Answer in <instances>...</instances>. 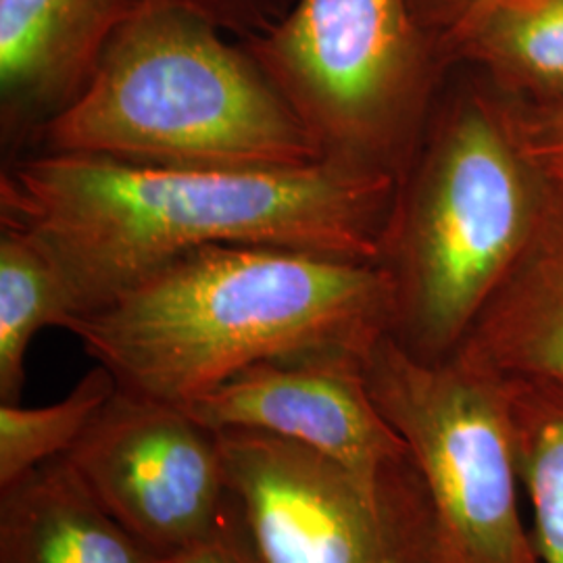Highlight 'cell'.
<instances>
[{
    "mask_svg": "<svg viewBox=\"0 0 563 563\" xmlns=\"http://www.w3.org/2000/svg\"><path fill=\"white\" fill-rule=\"evenodd\" d=\"M395 192L397 176L346 163L192 169L42 153L4 167L0 223L48 253L76 318L209 244L383 263Z\"/></svg>",
    "mask_w": 563,
    "mask_h": 563,
    "instance_id": "cell-1",
    "label": "cell"
},
{
    "mask_svg": "<svg viewBox=\"0 0 563 563\" xmlns=\"http://www.w3.org/2000/svg\"><path fill=\"white\" fill-rule=\"evenodd\" d=\"M383 263L263 244H209L165 263L65 330L121 393L186 405L255 363L344 353L390 334Z\"/></svg>",
    "mask_w": 563,
    "mask_h": 563,
    "instance_id": "cell-2",
    "label": "cell"
},
{
    "mask_svg": "<svg viewBox=\"0 0 563 563\" xmlns=\"http://www.w3.org/2000/svg\"><path fill=\"white\" fill-rule=\"evenodd\" d=\"M38 141L44 153L192 169L325 162L242 42L165 2L121 25L80 97Z\"/></svg>",
    "mask_w": 563,
    "mask_h": 563,
    "instance_id": "cell-3",
    "label": "cell"
},
{
    "mask_svg": "<svg viewBox=\"0 0 563 563\" xmlns=\"http://www.w3.org/2000/svg\"><path fill=\"white\" fill-rule=\"evenodd\" d=\"M539 201L507 113L481 97L437 132L411 197L395 205L383 265L395 280L390 336L423 362L449 360L520 260Z\"/></svg>",
    "mask_w": 563,
    "mask_h": 563,
    "instance_id": "cell-4",
    "label": "cell"
},
{
    "mask_svg": "<svg viewBox=\"0 0 563 563\" xmlns=\"http://www.w3.org/2000/svg\"><path fill=\"white\" fill-rule=\"evenodd\" d=\"M365 380L422 476L426 563H541L522 516L504 378L457 357L423 362L388 334L369 353Z\"/></svg>",
    "mask_w": 563,
    "mask_h": 563,
    "instance_id": "cell-5",
    "label": "cell"
},
{
    "mask_svg": "<svg viewBox=\"0 0 563 563\" xmlns=\"http://www.w3.org/2000/svg\"><path fill=\"white\" fill-rule=\"evenodd\" d=\"M242 46L325 162L397 176L441 34L413 0H295Z\"/></svg>",
    "mask_w": 563,
    "mask_h": 563,
    "instance_id": "cell-6",
    "label": "cell"
},
{
    "mask_svg": "<svg viewBox=\"0 0 563 563\" xmlns=\"http://www.w3.org/2000/svg\"><path fill=\"white\" fill-rule=\"evenodd\" d=\"M218 439L255 563H426L428 504L411 455L365 478L265 432Z\"/></svg>",
    "mask_w": 563,
    "mask_h": 563,
    "instance_id": "cell-7",
    "label": "cell"
},
{
    "mask_svg": "<svg viewBox=\"0 0 563 563\" xmlns=\"http://www.w3.org/2000/svg\"><path fill=\"white\" fill-rule=\"evenodd\" d=\"M90 495L165 562L220 530L232 490L218 432L120 388L65 455Z\"/></svg>",
    "mask_w": 563,
    "mask_h": 563,
    "instance_id": "cell-8",
    "label": "cell"
},
{
    "mask_svg": "<svg viewBox=\"0 0 563 563\" xmlns=\"http://www.w3.org/2000/svg\"><path fill=\"white\" fill-rule=\"evenodd\" d=\"M365 362L330 353L255 363L181 409L213 432H265L380 478L409 449L374 401Z\"/></svg>",
    "mask_w": 563,
    "mask_h": 563,
    "instance_id": "cell-9",
    "label": "cell"
},
{
    "mask_svg": "<svg viewBox=\"0 0 563 563\" xmlns=\"http://www.w3.org/2000/svg\"><path fill=\"white\" fill-rule=\"evenodd\" d=\"M157 0H0L2 141L20 146L80 97L104 46Z\"/></svg>",
    "mask_w": 563,
    "mask_h": 563,
    "instance_id": "cell-10",
    "label": "cell"
},
{
    "mask_svg": "<svg viewBox=\"0 0 563 563\" xmlns=\"http://www.w3.org/2000/svg\"><path fill=\"white\" fill-rule=\"evenodd\" d=\"M451 357L504 378L563 383V181L539 176L522 255Z\"/></svg>",
    "mask_w": 563,
    "mask_h": 563,
    "instance_id": "cell-11",
    "label": "cell"
},
{
    "mask_svg": "<svg viewBox=\"0 0 563 563\" xmlns=\"http://www.w3.org/2000/svg\"><path fill=\"white\" fill-rule=\"evenodd\" d=\"M0 563H169L130 534L65 457L0 488Z\"/></svg>",
    "mask_w": 563,
    "mask_h": 563,
    "instance_id": "cell-12",
    "label": "cell"
},
{
    "mask_svg": "<svg viewBox=\"0 0 563 563\" xmlns=\"http://www.w3.org/2000/svg\"><path fill=\"white\" fill-rule=\"evenodd\" d=\"M444 57L472 60L505 88L563 97V0H495L441 32Z\"/></svg>",
    "mask_w": 563,
    "mask_h": 563,
    "instance_id": "cell-13",
    "label": "cell"
},
{
    "mask_svg": "<svg viewBox=\"0 0 563 563\" xmlns=\"http://www.w3.org/2000/svg\"><path fill=\"white\" fill-rule=\"evenodd\" d=\"M71 292L59 267L30 234L0 230V402H21L25 360L42 328L74 318Z\"/></svg>",
    "mask_w": 563,
    "mask_h": 563,
    "instance_id": "cell-14",
    "label": "cell"
},
{
    "mask_svg": "<svg viewBox=\"0 0 563 563\" xmlns=\"http://www.w3.org/2000/svg\"><path fill=\"white\" fill-rule=\"evenodd\" d=\"M504 380L539 558L563 563V383Z\"/></svg>",
    "mask_w": 563,
    "mask_h": 563,
    "instance_id": "cell-15",
    "label": "cell"
},
{
    "mask_svg": "<svg viewBox=\"0 0 563 563\" xmlns=\"http://www.w3.org/2000/svg\"><path fill=\"white\" fill-rule=\"evenodd\" d=\"M115 390L113 376L95 365L65 399L53 405L21 407V402H0V488L42 463L63 457L80 441Z\"/></svg>",
    "mask_w": 563,
    "mask_h": 563,
    "instance_id": "cell-16",
    "label": "cell"
},
{
    "mask_svg": "<svg viewBox=\"0 0 563 563\" xmlns=\"http://www.w3.org/2000/svg\"><path fill=\"white\" fill-rule=\"evenodd\" d=\"M507 120L530 167L543 178L563 181V97L534 113L507 115Z\"/></svg>",
    "mask_w": 563,
    "mask_h": 563,
    "instance_id": "cell-17",
    "label": "cell"
},
{
    "mask_svg": "<svg viewBox=\"0 0 563 563\" xmlns=\"http://www.w3.org/2000/svg\"><path fill=\"white\" fill-rule=\"evenodd\" d=\"M174 4L199 15L223 34H232L236 41H246L288 13L295 0H157Z\"/></svg>",
    "mask_w": 563,
    "mask_h": 563,
    "instance_id": "cell-18",
    "label": "cell"
},
{
    "mask_svg": "<svg viewBox=\"0 0 563 563\" xmlns=\"http://www.w3.org/2000/svg\"><path fill=\"white\" fill-rule=\"evenodd\" d=\"M176 563H255L234 495L230 514L220 530L207 541L186 551Z\"/></svg>",
    "mask_w": 563,
    "mask_h": 563,
    "instance_id": "cell-19",
    "label": "cell"
},
{
    "mask_svg": "<svg viewBox=\"0 0 563 563\" xmlns=\"http://www.w3.org/2000/svg\"><path fill=\"white\" fill-rule=\"evenodd\" d=\"M490 2H495V0H444V13H441V32L453 21L474 15L484 7H488Z\"/></svg>",
    "mask_w": 563,
    "mask_h": 563,
    "instance_id": "cell-20",
    "label": "cell"
},
{
    "mask_svg": "<svg viewBox=\"0 0 563 563\" xmlns=\"http://www.w3.org/2000/svg\"><path fill=\"white\" fill-rule=\"evenodd\" d=\"M437 0H413V4H416V9L420 11V9H428V7H432Z\"/></svg>",
    "mask_w": 563,
    "mask_h": 563,
    "instance_id": "cell-21",
    "label": "cell"
}]
</instances>
